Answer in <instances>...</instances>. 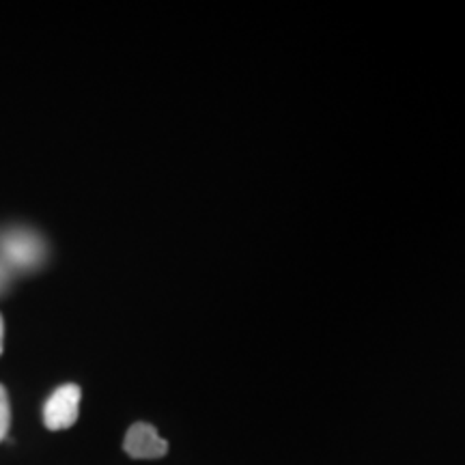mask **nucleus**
Wrapping results in <instances>:
<instances>
[{
	"instance_id": "nucleus-1",
	"label": "nucleus",
	"mask_w": 465,
	"mask_h": 465,
	"mask_svg": "<svg viewBox=\"0 0 465 465\" xmlns=\"http://www.w3.org/2000/svg\"><path fill=\"white\" fill-rule=\"evenodd\" d=\"M45 254H48V248L37 231L17 226V229L0 232V261L9 270H39L45 261Z\"/></svg>"
},
{
	"instance_id": "nucleus-2",
	"label": "nucleus",
	"mask_w": 465,
	"mask_h": 465,
	"mask_svg": "<svg viewBox=\"0 0 465 465\" xmlns=\"http://www.w3.org/2000/svg\"><path fill=\"white\" fill-rule=\"evenodd\" d=\"M80 388L75 383H65L50 394L44 405V424L50 431H63L74 427L80 414Z\"/></svg>"
},
{
	"instance_id": "nucleus-3",
	"label": "nucleus",
	"mask_w": 465,
	"mask_h": 465,
	"mask_svg": "<svg viewBox=\"0 0 465 465\" xmlns=\"http://www.w3.org/2000/svg\"><path fill=\"white\" fill-rule=\"evenodd\" d=\"M124 449L132 459H160L168 452V444L151 424L136 422L125 435Z\"/></svg>"
},
{
	"instance_id": "nucleus-4",
	"label": "nucleus",
	"mask_w": 465,
	"mask_h": 465,
	"mask_svg": "<svg viewBox=\"0 0 465 465\" xmlns=\"http://www.w3.org/2000/svg\"><path fill=\"white\" fill-rule=\"evenodd\" d=\"M11 424V405H9V394L5 391V386H0V441L7 438Z\"/></svg>"
},
{
	"instance_id": "nucleus-5",
	"label": "nucleus",
	"mask_w": 465,
	"mask_h": 465,
	"mask_svg": "<svg viewBox=\"0 0 465 465\" xmlns=\"http://www.w3.org/2000/svg\"><path fill=\"white\" fill-rule=\"evenodd\" d=\"M7 282H9V267L0 261V291L7 289Z\"/></svg>"
},
{
	"instance_id": "nucleus-6",
	"label": "nucleus",
	"mask_w": 465,
	"mask_h": 465,
	"mask_svg": "<svg viewBox=\"0 0 465 465\" xmlns=\"http://www.w3.org/2000/svg\"><path fill=\"white\" fill-rule=\"evenodd\" d=\"M3 339H5V322H3V315H0V356H3Z\"/></svg>"
}]
</instances>
